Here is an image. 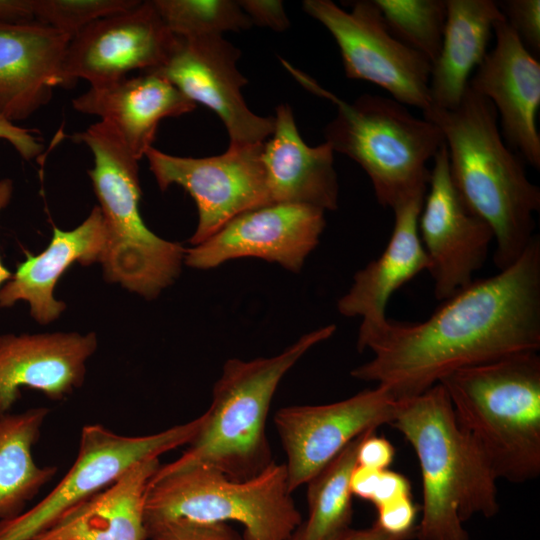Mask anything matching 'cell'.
I'll use <instances>...</instances> for the list:
<instances>
[{"mask_svg": "<svg viewBox=\"0 0 540 540\" xmlns=\"http://www.w3.org/2000/svg\"><path fill=\"white\" fill-rule=\"evenodd\" d=\"M378 510L375 522L380 528L393 535L416 534L414 522L418 509L411 496L388 503Z\"/></svg>", "mask_w": 540, "mask_h": 540, "instance_id": "obj_33", "label": "cell"}, {"mask_svg": "<svg viewBox=\"0 0 540 540\" xmlns=\"http://www.w3.org/2000/svg\"><path fill=\"white\" fill-rule=\"evenodd\" d=\"M237 2L249 17L252 25L267 27L279 32L288 29L289 19L282 1L240 0Z\"/></svg>", "mask_w": 540, "mask_h": 540, "instance_id": "obj_34", "label": "cell"}, {"mask_svg": "<svg viewBox=\"0 0 540 540\" xmlns=\"http://www.w3.org/2000/svg\"><path fill=\"white\" fill-rule=\"evenodd\" d=\"M71 37L38 21L0 24V113L29 118L63 86Z\"/></svg>", "mask_w": 540, "mask_h": 540, "instance_id": "obj_19", "label": "cell"}, {"mask_svg": "<svg viewBox=\"0 0 540 540\" xmlns=\"http://www.w3.org/2000/svg\"><path fill=\"white\" fill-rule=\"evenodd\" d=\"M0 139L8 141L25 160L37 158L43 145L32 130L15 125L0 113Z\"/></svg>", "mask_w": 540, "mask_h": 540, "instance_id": "obj_36", "label": "cell"}, {"mask_svg": "<svg viewBox=\"0 0 540 540\" xmlns=\"http://www.w3.org/2000/svg\"><path fill=\"white\" fill-rule=\"evenodd\" d=\"M423 117L435 124L446 145L450 175L466 206L491 228L498 270L513 264L534 237L540 189L524 160L505 143L492 103L469 85L452 110L431 106Z\"/></svg>", "mask_w": 540, "mask_h": 540, "instance_id": "obj_2", "label": "cell"}, {"mask_svg": "<svg viewBox=\"0 0 540 540\" xmlns=\"http://www.w3.org/2000/svg\"><path fill=\"white\" fill-rule=\"evenodd\" d=\"M509 24L524 46L533 54L540 52V1L504 0L497 2Z\"/></svg>", "mask_w": 540, "mask_h": 540, "instance_id": "obj_31", "label": "cell"}, {"mask_svg": "<svg viewBox=\"0 0 540 540\" xmlns=\"http://www.w3.org/2000/svg\"><path fill=\"white\" fill-rule=\"evenodd\" d=\"M422 322L388 318L360 325L357 349L372 358L355 379L375 382L396 400L416 396L448 373L540 349V238L492 276L441 301Z\"/></svg>", "mask_w": 540, "mask_h": 540, "instance_id": "obj_1", "label": "cell"}, {"mask_svg": "<svg viewBox=\"0 0 540 540\" xmlns=\"http://www.w3.org/2000/svg\"><path fill=\"white\" fill-rule=\"evenodd\" d=\"M285 464L272 462L247 479L200 465L152 478L144 506L147 535L175 521L240 523L243 540H289L302 518Z\"/></svg>", "mask_w": 540, "mask_h": 540, "instance_id": "obj_8", "label": "cell"}, {"mask_svg": "<svg viewBox=\"0 0 540 540\" xmlns=\"http://www.w3.org/2000/svg\"><path fill=\"white\" fill-rule=\"evenodd\" d=\"M459 425L496 477L540 474V356L526 352L454 370L441 378Z\"/></svg>", "mask_w": 540, "mask_h": 540, "instance_id": "obj_5", "label": "cell"}, {"mask_svg": "<svg viewBox=\"0 0 540 540\" xmlns=\"http://www.w3.org/2000/svg\"><path fill=\"white\" fill-rule=\"evenodd\" d=\"M284 68L309 92L332 102L336 116L324 135L334 152L342 153L365 171L383 208L427 192L428 162L444 143L438 127L414 116L392 98L364 94L348 103L323 88L286 60Z\"/></svg>", "mask_w": 540, "mask_h": 540, "instance_id": "obj_6", "label": "cell"}, {"mask_svg": "<svg viewBox=\"0 0 540 540\" xmlns=\"http://www.w3.org/2000/svg\"><path fill=\"white\" fill-rule=\"evenodd\" d=\"M418 230L439 301L474 280L494 240L490 226L466 206L454 186L445 143L433 158Z\"/></svg>", "mask_w": 540, "mask_h": 540, "instance_id": "obj_13", "label": "cell"}, {"mask_svg": "<svg viewBox=\"0 0 540 540\" xmlns=\"http://www.w3.org/2000/svg\"><path fill=\"white\" fill-rule=\"evenodd\" d=\"M175 35L152 1L101 18L71 38L63 64V87L83 79L101 86L159 68L166 60Z\"/></svg>", "mask_w": 540, "mask_h": 540, "instance_id": "obj_14", "label": "cell"}, {"mask_svg": "<svg viewBox=\"0 0 540 540\" xmlns=\"http://www.w3.org/2000/svg\"><path fill=\"white\" fill-rule=\"evenodd\" d=\"M370 431L353 439L306 483L308 518L289 540H332L349 529L353 512L350 478L357 466L359 445Z\"/></svg>", "mask_w": 540, "mask_h": 540, "instance_id": "obj_27", "label": "cell"}, {"mask_svg": "<svg viewBox=\"0 0 540 540\" xmlns=\"http://www.w3.org/2000/svg\"><path fill=\"white\" fill-rule=\"evenodd\" d=\"M240 51L222 36L175 35L165 62L157 69L192 102L214 111L225 125L229 144L262 143L273 134L275 117L254 114L241 89L247 79L237 68Z\"/></svg>", "mask_w": 540, "mask_h": 540, "instance_id": "obj_15", "label": "cell"}, {"mask_svg": "<svg viewBox=\"0 0 540 540\" xmlns=\"http://www.w3.org/2000/svg\"><path fill=\"white\" fill-rule=\"evenodd\" d=\"M397 408L398 400L379 385L334 403L280 408L274 425L286 454L289 490L306 484L359 435L391 424Z\"/></svg>", "mask_w": 540, "mask_h": 540, "instance_id": "obj_12", "label": "cell"}, {"mask_svg": "<svg viewBox=\"0 0 540 540\" xmlns=\"http://www.w3.org/2000/svg\"><path fill=\"white\" fill-rule=\"evenodd\" d=\"M374 431L368 432L362 439L357 452V465L385 470L393 462L395 449L385 437L374 435Z\"/></svg>", "mask_w": 540, "mask_h": 540, "instance_id": "obj_35", "label": "cell"}, {"mask_svg": "<svg viewBox=\"0 0 540 540\" xmlns=\"http://www.w3.org/2000/svg\"><path fill=\"white\" fill-rule=\"evenodd\" d=\"M325 211L275 203L239 214L204 242L185 252L189 267L208 270L226 261L256 257L299 272L325 228Z\"/></svg>", "mask_w": 540, "mask_h": 540, "instance_id": "obj_16", "label": "cell"}, {"mask_svg": "<svg viewBox=\"0 0 540 540\" xmlns=\"http://www.w3.org/2000/svg\"><path fill=\"white\" fill-rule=\"evenodd\" d=\"M149 540H243L226 523L175 521L164 524L147 535Z\"/></svg>", "mask_w": 540, "mask_h": 540, "instance_id": "obj_32", "label": "cell"}, {"mask_svg": "<svg viewBox=\"0 0 540 540\" xmlns=\"http://www.w3.org/2000/svg\"><path fill=\"white\" fill-rule=\"evenodd\" d=\"M48 414V408L34 407L0 416V520L22 513L57 472L39 466L32 452Z\"/></svg>", "mask_w": 540, "mask_h": 540, "instance_id": "obj_26", "label": "cell"}, {"mask_svg": "<svg viewBox=\"0 0 540 540\" xmlns=\"http://www.w3.org/2000/svg\"><path fill=\"white\" fill-rule=\"evenodd\" d=\"M494 48L469 80V87L488 99L500 117L507 146L535 169L540 168V62L505 18L494 25Z\"/></svg>", "mask_w": 540, "mask_h": 540, "instance_id": "obj_17", "label": "cell"}, {"mask_svg": "<svg viewBox=\"0 0 540 540\" xmlns=\"http://www.w3.org/2000/svg\"><path fill=\"white\" fill-rule=\"evenodd\" d=\"M272 138L263 143L261 161L271 204H302L332 211L339 186L334 151L328 142L308 146L287 104L276 108Z\"/></svg>", "mask_w": 540, "mask_h": 540, "instance_id": "obj_21", "label": "cell"}, {"mask_svg": "<svg viewBox=\"0 0 540 540\" xmlns=\"http://www.w3.org/2000/svg\"><path fill=\"white\" fill-rule=\"evenodd\" d=\"M159 467L157 457L137 462L31 540H146L145 499Z\"/></svg>", "mask_w": 540, "mask_h": 540, "instance_id": "obj_24", "label": "cell"}, {"mask_svg": "<svg viewBox=\"0 0 540 540\" xmlns=\"http://www.w3.org/2000/svg\"><path fill=\"white\" fill-rule=\"evenodd\" d=\"M33 20L32 0H0V24Z\"/></svg>", "mask_w": 540, "mask_h": 540, "instance_id": "obj_39", "label": "cell"}, {"mask_svg": "<svg viewBox=\"0 0 540 540\" xmlns=\"http://www.w3.org/2000/svg\"><path fill=\"white\" fill-rule=\"evenodd\" d=\"M263 143L229 144L225 153L204 158L174 156L153 146L146 151L159 188L179 185L195 201L198 224L189 239L192 246L239 214L271 204L261 161Z\"/></svg>", "mask_w": 540, "mask_h": 540, "instance_id": "obj_11", "label": "cell"}, {"mask_svg": "<svg viewBox=\"0 0 540 540\" xmlns=\"http://www.w3.org/2000/svg\"><path fill=\"white\" fill-rule=\"evenodd\" d=\"M390 32L403 44L436 60L446 20V0H373Z\"/></svg>", "mask_w": 540, "mask_h": 540, "instance_id": "obj_28", "label": "cell"}, {"mask_svg": "<svg viewBox=\"0 0 540 540\" xmlns=\"http://www.w3.org/2000/svg\"><path fill=\"white\" fill-rule=\"evenodd\" d=\"M411 484L404 475L383 470L371 502L378 509L388 503L411 495Z\"/></svg>", "mask_w": 540, "mask_h": 540, "instance_id": "obj_37", "label": "cell"}, {"mask_svg": "<svg viewBox=\"0 0 540 540\" xmlns=\"http://www.w3.org/2000/svg\"><path fill=\"white\" fill-rule=\"evenodd\" d=\"M302 6L336 41L346 77L373 83L405 106L431 107V63L390 32L373 0L353 2L350 11L330 0Z\"/></svg>", "mask_w": 540, "mask_h": 540, "instance_id": "obj_10", "label": "cell"}, {"mask_svg": "<svg viewBox=\"0 0 540 540\" xmlns=\"http://www.w3.org/2000/svg\"><path fill=\"white\" fill-rule=\"evenodd\" d=\"M205 414L158 433L118 434L101 424L82 428L77 457L59 483L36 505L0 520V540H31L64 513L102 491L139 461L189 444L198 434Z\"/></svg>", "mask_w": 540, "mask_h": 540, "instance_id": "obj_9", "label": "cell"}, {"mask_svg": "<svg viewBox=\"0 0 540 540\" xmlns=\"http://www.w3.org/2000/svg\"><path fill=\"white\" fill-rule=\"evenodd\" d=\"M383 470L357 465L350 478L352 495L371 501L378 486Z\"/></svg>", "mask_w": 540, "mask_h": 540, "instance_id": "obj_38", "label": "cell"}, {"mask_svg": "<svg viewBox=\"0 0 540 540\" xmlns=\"http://www.w3.org/2000/svg\"><path fill=\"white\" fill-rule=\"evenodd\" d=\"M335 330L330 324L308 332L272 357L228 359L198 434L179 458L160 465L152 478L205 465L231 478L247 479L270 465L274 460L266 421L276 389L302 356Z\"/></svg>", "mask_w": 540, "mask_h": 540, "instance_id": "obj_4", "label": "cell"}, {"mask_svg": "<svg viewBox=\"0 0 540 540\" xmlns=\"http://www.w3.org/2000/svg\"><path fill=\"white\" fill-rule=\"evenodd\" d=\"M403 434L422 476L420 540H468L463 522L499 510L496 477L474 439L459 425L444 387L437 383L402 400L390 424Z\"/></svg>", "mask_w": 540, "mask_h": 540, "instance_id": "obj_3", "label": "cell"}, {"mask_svg": "<svg viewBox=\"0 0 540 540\" xmlns=\"http://www.w3.org/2000/svg\"><path fill=\"white\" fill-rule=\"evenodd\" d=\"M13 193V183L10 179L0 180V211L4 209L11 200ZM12 272L6 268L0 259V286L12 277Z\"/></svg>", "mask_w": 540, "mask_h": 540, "instance_id": "obj_41", "label": "cell"}, {"mask_svg": "<svg viewBox=\"0 0 540 540\" xmlns=\"http://www.w3.org/2000/svg\"><path fill=\"white\" fill-rule=\"evenodd\" d=\"M97 348L95 333L0 336V416L9 413L27 387L62 400L81 387L86 363Z\"/></svg>", "mask_w": 540, "mask_h": 540, "instance_id": "obj_18", "label": "cell"}, {"mask_svg": "<svg viewBox=\"0 0 540 540\" xmlns=\"http://www.w3.org/2000/svg\"><path fill=\"white\" fill-rule=\"evenodd\" d=\"M504 18L493 0H446V20L439 54L431 65V106H459L471 74L483 61L494 25Z\"/></svg>", "mask_w": 540, "mask_h": 540, "instance_id": "obj_25", "label": "cell"}, {"mask_svg": "<svg viewBox=\"0 0 540 540\" xmlns=\"http://www.w3.org/2000/svg\"><path fill=\"white\" fill-rule=\"evenodd\" d=\"M73 108L110 124L132 155L140 160L152 147L161 120L193 111L189 100L154 71L90 88L72 100Z\"/></svg>", "mask_w": 540, "mask_h": 540, "instance_id": "obj_20", "label": "cell"}, {"mask_svg": "<svg viewBox=\"0 0 540 540\" xmlns=\"http://www.w3.org/2000/svg\"><path fill=\"white\" fill-rule=\"evenodd\" d=\"M425 195L411 198L393 209L394 226L389 241L379 257L355 273L349 290L337 302L341 315L360 317L361 325L383 322L387 319L386 308L391 296L428 270L429 260L418 230Z\"/></svg>", "mask_w": 540, "mask_h": 540, "instance_id": "obj_23", "label": "cell"}, {"mask_svg": "<svg viewBox=\"0 0 540 540\" xmlns=\"http://www.w3.org/2000/svg\"><path fill=\"white\" fill-rule=\"evenodd\" d=\"M73 139L85 144L94 157L88 175L106 229L100 261L106 279L146 299L156 298L179 276L186 249L145 225L139 210V160L110 124L98 121Z\"/></svg>", "mask_w": 540, "mask_h": 540, "instance_id": "obj_7", "label": "cell"}, {"mask_svg": "<svg viewBox=\"0 0 540 540\" xmlns=\"http://www.w3.org/2000/svg\"><path fill=\"white\" fill-rule=\"evenodd\" d=\"M138 0H32L34 20L73 38L93 22L128 10Z\"/></svg>", "mask_w": 540, "mask_h": 540, "instance_id": "obj_30", "label": "cell"}, {"mask_svg": "<svg viewBox=\"0 0 540 540\" xmlns=\"http://www.w3.org/2000/svg\"><path fill=\"white\" fill-rule=\"evenodd\" d=\"M163 22L176 36H222L226 31L249 29L252 23L237 1L153 0Z\"/></svg>", "mask_w": 540, "mask_h": 540, "instance_id": "obj_29", "label": "cell"}, {"mask_svg": "<svg viewBox=\"0 0 540 540\" xmlns=\"http://www.w3.org/2000/svg\"><path fill=\"white\" fill-rule=\"evenodd\" d=\"M415 533L409 535H393L387 533L376 523L366 529H347L332 540H409L415 537Z\"/></svg>", "mask_w": 540, "mask_h": 540, "instance_id": "obj_40", "label": "cell"}, {"mask_svg": "<svg viewBox=\"0 0 540 540\" xmlns=\"http://www.w3.org/2000/svg\"><path fill=\"white\" fill-rule=\"evenodd\" d=\"M106 229L101 210L95 206L76 228L53 229L47 248L37 255L26 253L23 262L2 288L0 307L18 301L30 306L31 316L41 324L57 319L66 305L54 298V288L63 273L75 262L82 265L100 262L106 245Z\"/></svg>", "mask_w": 540, "mask_h": 540, "instance_id": "obj_22", "label": "cell"}]
</instances>
